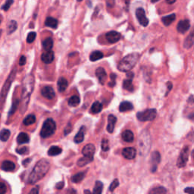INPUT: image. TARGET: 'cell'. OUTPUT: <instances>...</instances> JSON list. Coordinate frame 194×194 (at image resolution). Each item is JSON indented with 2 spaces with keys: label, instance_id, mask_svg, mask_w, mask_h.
I'll list each match as a JSON object with an SVG mask.
<instances>
[{
  "label": "cell",
  "instance_id": "836d02e7",
  "mask_svg": "<svg viewBox=\"0 0 194 194\" xmlns=\"http://www.w3.org/2000/svg\"><path fill=\"white\" fill-rule=\"evenodd\" d=\"M123 87L124 89H127V90L130 91V92H133L134 91V85L132 83V79L128 78L124 80Z\"/></svg>",
  "mask_w": 194,
  "mask_h": 194
},
{
  "label": "cell",
  "instance_id": "8992f818",
  "mask_svg": "<svg viewBox=\"0 0 194 194\" xmlns=\"http://www.w3.org/2000/svg\"><path fill=\"white\" fill-rule=\"evenodd\" d=\"M15 74L16 71H15V70L11 71V73L10 74V75L8 76V79L6 80L5 83H4L3 87H2V90H1V93H0V106L4 104V102H5V99H6L8 90H9L11 83H12L15 77Z\"/></svg>",
  "mask_w": 194,
  "mask_h": 194
},
{
  "label": "cell",
  "instance_id": "603a6c76",
  "mask_svg": "<svg viewBox=\"0 0 194 194\" xmlns=\"http://www.w3.org/2000/svg\"><path fill=\"white\" fill-rule=\"evenodd\" d=\"M134 108V106H133L132 104L130 102H122L120 104V106H119V111L121 112H124L131 111Z\"/></svg>",
  "mask_w": 194,
  "mask_h": 194
},
{
  "label": "cell",
  "instance_id": "f907efd6",
  "mask_svg": "<svg viewBox=\"0 0 194 194\" xmlns=\"http://www.w3.org/2000/svg\"><path fill=\"white\" fill-rule=\"evenodd\" d=\"M25 64H26V57L24 56H22L20 58V60H19V65L20 66H23Z\"/></svg>",
  "mask_w": 194,
  "mask_h": 194
},
{
  "label": "cell",
  "instance_id": "11a10c76",
  "mask_svg": "<svg viewBox=\"0 0 194 194\" xmlns=\"http://www.w3.org/2000/svg\"><path fill=\"white\" fill-rule=\"evenodd\" d=\"M167 86H168V90H167V92L166 94H165V95H168V92L171 91V89H172V83H171V82H168V83H167Z\"/></svg>",
  "mask_w": 194,
  "mask_h": 194
},
{
  "label": "cell",
  "instance_id": "7dc6e473",
  "mask_svg": "<svg viewBox=\"0 0 194 194\" xmlns=\"http://www.w3.org/2000/svg\"><path fill=\"white\" fill-rule=\"evenodd\" d=\"M16 152L21 155H24L28 153V149L27 148V147H22V148L17 149V150H16Z\"/></svg>",
  "mask_w": 194,
  "mask_h": 194
},
{
  "label": "cell",
  "instance_id": "c3c4849f",
  "mask_svg": "<svg viewBox=\"0 0 194 194\" xmlns=\"http://www.w3.org/2000/svg\"><path fill=\"white\" fill-rule=\"evenodd\" d=\"M7 192V187L4 183H0V194H5Z\"/></svg>",
  "mask_w": 194,
  "mask_h": 194
},
{
  "label": "cell",
  "instance_id": "e575fe53",
  "mask_svg": "<svg viewBox=\"0 0 194 194\" xmlns=\"http://www.w3.org/2000/svg\"><path fill=\"white\" fill-rule=\"evenodd\" d=\"M36 121V116L34 115L31 114L27 116L24 120V124L26 126H29V125L33 124L34 123H35Z\"/></svg>",
  "mask_w": 194,
  "mask_h": 194
},
{
  "label": "cell",
  "instance_id": "6125c7cd",
  "mask_svg": "<svg viewBox=\"0 0 194 194\" xmlns=\"http://www.w3.org/2000/svg\"><path fill=\"white\" fill-rule=\"evenodd\" d=\"M192 156H193V159H194V151H193V153H192Z\"/></svg>",
  "mask_w": 194,
  "mask_h": 194
},
{
  "label": "cell",
  "instance_id": "8fae6325",
  "mask_svg": "<svg viewBox=\"0 0 194 194\" xmlns=\"http://www.w3.org/2000/svg\"><path fill=\"white\" fill-rule=\"evenodd\" d=\"M121 35L120 33L115 31H109L105 34V38L110 43H117L118 41L121 40Z\"/></svg>",
  "mask_w": 194,
  "mask_h": 194
},
{
  "label": "cell",
  "instance_id": "2e32d148",
  "mask_svg": "<svg viewBox=\"0 0 194 194\" xmlns=\"http://www.w3.org/2000/svg\"><path fill=\"white\" fill-rule=\"evenodd\" d=\"M95 151V147L93 144L89 143V144L86 145L83 149L82 150V153L84 156L87 157H93V155Z\"/></svg>",
  "mask_w": 194,
  "mask_h": 194
},
{
  "label": "cell",
  "instance_id": "e7e4bbea",
  "mask_svg": "<svg viewBox=\"0 0 194 194\" xmlns=\"http://www.w3.org/2000/svg\"><path fill=\"white\" fill-rule=\"evenodd\" d=\"M0 22H1V21H0Z\"/></svg>",
  "mask_w": 194,
  "mask_h": 194
},
{
  "label": "cell",
  "instance_id": "44dd1931",
  "mask_svg": "<svg viewBox=\"0 0 194 194\" xmlns=\"http://www.w3.org/2000/svg\"><path fill=\"white\" fill-rule=\"evenodd\" d=\"M15 168V165L11 161H4L1 165V169L5 171H11Z\"/></svg>",
  "mask_w": 194,
  "mask_h": 194
},
{
  "label": "cell",
  "instance_id": "91938a15",
  "mask_svg": "<svg viewBox=\"0 0 194 194\" xmlns=\"http://www.w3.org/2000/svg\"><path fill=\"white\" fill-rule=\"evenodd\" d=\"M157 1H159V0H151L152 2H157Z\"/></svg>",
  "mask_w": 194,
  "mask_h": 194
},
{
  "label": "cell",
  "instance_id": "ab89813d",
  "mask_svg": "<svg viewBox=\"0 0 194 194\" xmlns=\"http://www.w3.org/2000/svg\"><path fill=\"white\" fill-rule=\"evenodd\" d=\"M166 192L167 190L165 187H163V186H159V187H156L153 189H152L150 192L153 194H163L165 193Z\"/></svg>",
  "mask_w": 194,
  "mask_h": 194
},
{
  "label": "cell",
  "instance_id": "e0dca14e",
  "mask_svg": "<svg viewBox=\"0 0 194 194\" xmlns=\"http://www.w3.org/2000/svg\"><path fill=\"white\" fill-rule=\"evenodd\" d=\"M55 59V55L52 50L50 51H46V53H43L42 54L41 59L44 63L46 64H50L53 62V61Z\"/></svg>",
  "mask_w": 194,
  "mask_h": 194
},
{
  "label": "cell",
  "instance_id": "d4e9b609",
  "mask_svg": "<svg viewBox=\"0 0 194 194\" xmlns=\"http://www.w3.org/2000/svg\"><path fill=\"white\" fill-rule=\"evenodd\" d=\"M176 19V15L175 14H171L169 15L165 16L162 18V21L165 26H169L170 24L173 23L174 21V20Z\"/></svg>",
  "mask_w": 194,
  "mask_h": 194
},
{
  "label": "cell",
  "instance_id": "7c38bea8",
  "mask_svg": "<svg viewBox=\"0 0 194 194\" xmlns=\"http://www.w3.org/2000/svg\"><path fill=\"white\" fill-rule=\"evenodd\" d=\"M41 93L43 97H45V98H46V99H53L55 97V95H56V93H55V91L54 89H53V88L50 86H44V87L42 89Z\"/></svg>",
  "mask_w": 194,
  "mask_h": 194
},
{
  "label": "cell",
  "instance_id": "f35d334b",
  "mask_svg": "<svg viewBox=\"0 0 194 194\" xmlns=\"http://www.w3.org/2000/svg\"><path fill=\"white\" fill-rule=\"evenodd\" d=\"M194 36H192V34H190L187 38L185 40L184 42V47L186 49H189L192 45L194 44Z\"/></svg>",
  "mask_w": 194,
  "mask_h": 194
},
{
  "label": "cell",
  "instance_id": "484cf974",
  "mask_svg": "<svg viewBox=\"0 0 194 194\" xmlns=\"http://www.w3.org/2000/svg\"><path fill=\"white\" fill-rule=\"evenodd\" d=\"M30 137L26 133H20L17 137V142L18 144H24V143H27L29 142Z\"/></svg>",
  "mask_w": 194,
  "mask_h": 194
},
{
  "label": "cell",
  "instance_id": "ac0fdd59",
  "mask_svg": "<svg viewBox=\"0 0 194 194\" xmlns=\"http://www.w3.org/2000/svg\"><path fill=\"white\" fill-rule=\"evenodd\" d=\"M116 121H117V118L113 115H110L108 118V125H107V131L109 133H113L115 126Z\"/></svg>",
  "mask_w": 194,
  "mask_h": 194
},
{
  "label": "cell",
  "instance_id": "bcb514c9",
  "mask_svg": "<svg viewBox=\"0 0 194 194\" xmlns=\"http://www.w3.org/2000/svg\"><path fill=\"white\" fill-rule=\"evenodd\" d=\"M110 78H111V81L108 83V86L110 87H113L115 85V79H116V74H111L110 75Z\"/></svg>",
  "mask_w": 194,
  "mask_h": 194
},
{
  "label": "cell",
  "instance_id": "be15d7a7",
  "mask_svg": "<svg viewBox=\"0 0 194 194\" xmlns=\"http://www.w3.org/2000/svg\"><path fill=\"white\" fill-rule=\"evenodd\" d=\"M0 117H1V115H0Z\"/></svg>",
  "mask_w": 194,
  "mask_h": 194
},
{
  "label": "cell",
  "instance_id": "30bf717a",
  "mask_svg": "<svg viewBox=\"0 0 194 194\" xmlns=\"http://www.w3.org/2000/svg\"><path fill=\"white\" fill-rule=\"evenodd\" d=\"M161 160V156L160 153L158 151H154L153 153H152L151 156V164H152V168H151V171L153 172H155L157 169L158 165L159 164Z\"/></svg>",
  "mask_w": 194,
  "mask_h": 194
},
{
  "label": "cell",
  "instance_id": "4316f807",
  "mask_svg": "<svg viewBox=\"0 0 194 194\" xmlns=\"http://www.w3.org/2000/svg\"><path fill=\"white\" fill-rule=\"evenodd\" d=\"M84 131H85V127H82L79 132L77 133V135L74 137V142L76 143H80L83 141L84 139Z\"/></svg>",
  "mask_w": 194,
  "mask_h": 194
},
{
  "label": "cell",
  "instance_id": "52a82bcc",
  "mask_svg": "<svg viewBox=\"0 0 194 194\" xmlns=\"http://www.w3.org/2000/svg\"><path fill=\"white\" fill-rule=\"evenodd\" d=\"M157 115V112L155 108H149L143 112L137 113V118L140 121H152L154 120Z\"/></svg>",
  "mask_w": 194,
  "mask_h": 194
},
{
  "label": "cell",
  "instance_id": "6da1fadb",
  "mask_svg": "<svg viewBox=\"0 0 194 194\" xmlns=\"http://www.w3.org/2000/svg\"><path fill=\"white\" fill-rule=\"evenodd\" d=\"M50 168V162L46 159H40L34 168H33L32 171L30 174L29 178H28V182L31 184L37 183V181L43 179L47 174Z\"/></svg>",
  "mask_w": 194,
  "mask_h": 194
},
{
  "label": "cell",
  "instance_id": "277c9868",
  "mask_svg": "<svg viewBox=\"0 0 194 194\" xmlns=\"http://www.w3.org/2000/svg\"><path fill=\"white\" fill-rule=\"evenodd\" d=\"M151 145V140L150 135L148 131H143L141 133L140 137L139 138V147L141 151V154L143 156H146L149 153Z\"/></svg>",
  "mask_w": 194,
  "mask_h": 194
},
{
  "label": "cell",
  "instance_id": "d6986e66",
  "mask_svg": "<svg viewBox=\"0 0 194 194\" xmlns=\"http://www.w3.org/2000/svg\"><path fill=\"white\" fill-rule=\"evenodd\" d=\"M122 139L124 140L125 142H128V143H132L134 140V135L133 134V132L130 130H126V131H124L121 134Z\"/></svg>",
  "mask_w": 194,
  "mask_h": 194
},
{
  "label": "cell",
  "instance_id": "3957f363",
  "mask_svg": "<svg viewBox=\"0 0 194 194\" xmlns=\"http://www.w3.org/2000/svg\"><path fill=\"white\" fill-rule=\"evenodd\" d=\"M140 55L137 53H131L124 57L118 65V69L121 71L128 72L131 71L137 63Z\"/></svg>",
  "mask_w": 194,
  "mask_h": 194
},
{
  "label": "cell",
  "instance_id": "6f0895ef",
  "mask_svg": "<svg viewBox=\"0 0 194 194\" xmlns=\"http://www.w3.org/2000/svg\"><path fill=\"white\" fill-rule=\"evenodd\" d=\"M31 161V159H26V160H24L23 162V164L24 166H27V165H28V163H30Z\"/></svg>",
  "mask_w": 194,
  "mask_h": 194
},
{
  "label": "cell",
  "instance_id": "f1b7e54d",
  "mask_svg": "<svg viewBox=\"0 0 194 194\" xmlns=\"http://www.w3.org/2000/svg\"><path fill=\"white\" fill-rule=\"evenodd\" d=\"M93 160V157H87V156H83V158H80L78 161H77V165L80 167H83L84 165H87L89 162H92Z\"/></svg>",
  "mask_w": 194,
  "mask_h": 194
},
{
  "label": "cell",
  "instance_id": "60d3db41",
  "mask_svg": "<svg viewBox=\"0 0 194 194\" xmlns=\"http://www.w3.org/2000/svg\"><path fill=\"white\" fill-rule=\"evenodd\" d=\"M18 105H19V99H16V100L13 102L12 106H11V110H10V112H8V115H12L14 114L15 112L16 109H17Z\"/></svg>",
  "mask_w": 194,
  "mask_h": 194
},
{
  "label": "cell",
  "instance_id": "ffe728a7",
  "mask_svg": "<svg viewBox=\"0 0 194 194\" xmlns=\"http://www.w3.org/2000/svg\"><path fill=\"white\" fill-rule=\"evenodd\" d=\"M58 89H59V92H62L64 91H65V89L68 88V80H66L64 77H60L58 80Z\"/></svg>",
  "mask_w": 194,
  "mask_h": 194
},
{
  "label": "cell",
  "instance_id": "d6a6232c",
  "mask_svg": "<svg viewBox=\"0 0 194 194\" xmlns=\"http://www.w3.org/2000/svg\"><path fill=\"white\" fill-rule=\"evenodd\" d=\"M80 99L77 95H72L68 100V105L71 107H76L80 104Z\"/></svg>",
  "mask_w": 194,
  "mask_h": 194
},
{
  "label": "cell",
  "instance_id": "680465c9",
  "mask_svg": "<svg viewBox=\"0 0 194 194\" xmlns=\"http://www.w3.org/2000/svg\"><path fill=\"white\" fill-rule=\"evenodd\" d=\"M175 2H176V0H166L167 3L170 4V5H171V4H174Z\"/></svg>",
  "mask_w": 194,
  "mask_h": 194
},
{
  "label": "cell",
  "instance_id": "816d5d0a",
  "mask_svg": "<svg viewBox=\"0 0 194 194\" xmlns=\"http://www.w3.org/2000/svg\"><path fill=\"white\" fill-rule=\"evenodd\" d=\"M185 192H187L189 194H194V188L193 187H186L184 189Z\"/></svg>",
  "mask_w": 194,
  "mask_h": 194
},
{
  "label": "cell",
  "instance_id": "ee69618b",
  "mask_svg": "<svg viewBox=\"0 0 194 194\" xmlns=\"http://www.w3.org/2000/svg\"><path fill=\"white\" fill-rule=\"evenodd\" d=\"M13 2H14V0H7L6 2H5V3L2 5V9L5 11H8V10L10 8V7L12 5Z\"/></svg>",
  "mask_w": 194,
  "mask_h": 194
},
{
  "label": "cell",
  "instance_id": "4fadbf2b",
  "mask_svg": "<svg viewBox=\"0 0 194 194\" xmlns=\"http://www.w3.org/2000/svg\"><path fill=\"white\" fill-rule=\"evenodd\" d=\"M95 75H96L97 78H98V80H99V83H100L101 84H105L107 79V74L106 71H105V69H104L103 68L99 67V68H97L96 71H95Z\"/></svg>",
  "mask_w": 194,
  "mask_h": 194
},
{
  "label": "cell",
  "instance_id": "f6af8a7d",
  "mask_svg": "<svg viewBox=\"0 0 194 194\" xmlns=\"http://www.w3.org/2000/svg\"><path fill=\"white\" fill-rule=\"evenodd\" d=\"M118 185H119L118 180V179H115V180L112 181V183H111V185H110L109 190L111 191V192H113V191H114L115 189L118 186Z\"/></svg>",
  "mask_w": 194,
  "mask_h": 194
},
{
  "label": "cell",
  "instance_id": "cb8c5ba5",
  "mask_svg": "<svg viewBox=\"0 0 194 194\" xmlns=\"http://www.w3.org/2000/svg\"><path fill=\"white\" fill-rule=\"evenodd\" d=\"M43 47L46 51H50L53 47V40L51 37H48L43 42Z\"/></svg>",
  "mask_w": 194,
  "mask_h": 194
},
{
  "label": "cell",
  "instance_id": "f5cc1de1",
  "mask_svg": "<svg viewBox=\"0 0 194 194\" xmlns=\"http://www.w3.org/2000/svg\"><path fill=\"white\" fill-rule=\"evenodd\" d=\"M64 185H65V183L63 181H61L56 185V188L58 189H62L64 187Z\"/></svg>",
  "mask_w": 194,
  "mask_h": 194
},
{
  "label": "cell",
  "instance_id": "f546056e",
  "mask_svg": "<svg viewBox=\"0 0 194 194\" xmlns=\"http://www.w3.org/2000/svg\"><path fill=\"white\" fill-rule=\"evenodd\" d=\"M85 175H86V171L77 173V174H74V175L71 177V180H72V182H74V183H80L81 180H83V179H84Z\"/></svg>",
  "mask_w": 194,
  "mask_h": 194
},
{
  "label": "cell",
  "instance_id": "7a4b0ae2",
  "mask_svg": "<svg viewBox=\"0 0 194 194\" xmlns=\"http://www.w3.org/2000/svg\"><path fill=\"white\" fill-rule=\"evenodd\" d=\"M34 77H33L32 74H28L24 77L23 80V88H22V113L25 112V108L28 105L29 102L30 96L34 89Z\"/></svg>",
  "mask_w": 194,
  "mask_h": 194
},
{
  "label": "cell",
  "instance_id": "9c48e42d",
  "mask_svg": "<svg viewBox=\"0 0 194 194\" xmlns=\"http://www.w3.org/2000/svg\"><path fill=\"white\" fill-rule=\"evenodd\" d=\"M136 16L138 20L139 23L143 27H147L149 24V20L147 17H146V14H145V11L143 8H137L136 11Z\"/></svg>",
  "mask_w": 194,
  "mask_h": 194
},
{
  "label": "cell",
  "instance_id": "8d00e7d4",
  "mask_svg": "<svg viewBox=\"0 0 194 194\" xmlns=\"http://www.w3.org/2000/svg\"><path fill=\"white\" fill-rule=\"evenodd\" d=\"M17 27H18L17 22H16L15 21H10V23L8 24V27H7V31H8V34H12L13 32H15V31L17 30Z\"/></svg>",
  "mask_w": 194,
  "mask_h": 194
},
{
  "label": "cell",
  "instance_id": "5bb4252c",
  "mask_svg": "<svg viewBox=\"0 0 194 194\" xmlns=\"http://www.w3.org/2000/svg\"><path fill=\"white\" fill-rule=\"evenodd\" d=\"M190 27V24L188 20H181L178 22L177 30L180 34H184Z\"/></svg>",
  "mask_w": 194,
  "mask_h": 194
},
{
  "label": "cell",
  "instance_id": "7bdbcfd3",
  "mask_svg": "<svg viewBox=\"0 0 194 194\" xmlns=\"http://www.w3.org/2000/svg\"><path fill=\"white\" fill-rule=\"evenodd\" d=\"M36 37H37V34L35 32L29 33L27 35V42L28 43H32L35 40Z\"/></svg>",
  "mask_w": 194,
  "mask_h": 194
},
{
  "label": "cell",
  "instance_id": "4dcf8cb0",
  "mask_svg": "<svg viewBox=\"0 0 194 194\" xmlns=\"http://www.w3.org/2000/svg\"><path fill=\"white\" fill-rule=\"evenodd\" d=\"M102 58H103V53L100 51H94L93 53H91L90 56H89V59L91 62H95Z\"/></svg>",
  "mask_w": 194,
  "mask_h": 194
},
{
  "label": "cell",
  "instance_id": "db71d44e",
  "mask_svg": "<svg viewBox=\"0 0 194 194\" xmlns=\"http://www.w3.org/2000/svg\"><path fill=\"white\" fill-rule=\"evenodd\" d=\"M30 193H34V194L39 193V187L38 186H36V187L33 188V189L30 191Z\"/></svg>",
  "mask_w": 194,
  "mask_h": 194
},
{
  "label": "cell",
  "instance_id": "d590c367",
  "mask_svg": "<svg viewBox=\"0 0 194 194\" xmlns=\"http://www.w3.org/2000/svg\"><path fill=\"white\" fill-rule=\"evenodd\" d=\"M102 189H103V184H102V183L101 181L97 180L95 182V186H94L93 192L95 194H100L102 193Z\"/></svg>",
  "mask_w": 194,
  "mask_h": 194
},
{
  "label": "cell",
  "instance_id": "b9f144b4",
  "mask_svg": "<svg viewBox=\"0 0 194 194\" xmlns=\"http://www.w3.org/2000/svg\"><path fill=\"white\" fill-rule=\"evenodd\" d=\"M102 150L104 152H107L109 150V143L107 139H103L102 140Z\"/></svg>",
  "mask_w": 194,
  "mask_h": 194
},
{
  "label": "cell",
  "instance_id": "74e56055",
  "mask_svg": "<svg viewBox=\"0 0 194 194\" xmlns=\"http://www.w3.org/2000/svg\"><path fill=\"white\" fill-rule=\"evenodd\" d=\"M10 137V131L8 129H3L0 132V140L2 141H7Z\"/></svg>",
  "mask_w": 194,
  "mask_h": 194
},
{
  "label": "cell",
  "instance_id": "5b68a950",
  "mask_svg": "<svg viewBox=\"0 0 194 194\" xmlns=\"http://www.w3.org/2000/svg\"><path fill=\"white\" fill-rule=\"evenodd\" d=\"M56 130V124L54 120L52 118L46 119L43 123L42 129L40 131V136L43 138H48L53 135Z\"/></svg>",
  "mask_w": 194,
  "mask_h": 194
},
{
  "label": "cell",
  "instance_id": "ba28073f",
  "mask_svg": "<svg viewBox=\"0 0 194 194\" xmlns=\"http://www.w3.org/2000/svg\"><path fill=\"white\" fill-rule=\"evenodd\" d=\"M189 157V148L187 147H185L180 152V154L179 156L177 162V165L178 168H183L186 165V162L188 161Z\"/></svg>",
  "mask_w": 194,
  "mask_h": 194
},
{
  "label": "cell",
  "instance_id": "9a60e30c",
  "mask_svg": "<svg viewBox=\"0 0 194 194\" xmlns=\"http://www.w3.org/2000/svg\"><path fill=\"white\" fill-rule=\"evenodd\" d=\"M137 155V151L133 147H127L122 150V156L127 159H134Z\"/></svg>",
  "mask_w": 194,
  "mask_h": 194
},
{
  "label": "cell",
  "instance_id": "681fc988",
  "mask_svg": "<svg viewBox=\"0 0 194 194\" xmlns=\"http://www.w3.org/2000/svg\"><path fill=\"white\" fill-rule=\"evenodd\" d=\"M72 131V127H71V124H68V125H67L66 128H65V131H64V133H65V135H68V134H69L71 131Z\"/></svg>",
  "mask_w": 194,
  "mask_h": 194
},
{
  "label": "cell",
  "instance_id": "1f68e13d",
  "mask_svg": "<svg viewBox=\"0 0 194 194\" xmlns=\"http://www.w3.org/2000/svg\"><path fill=\"white\" fill-rule=\"evenodd\" d=\"M102 110V103H100L99 102L96 101V102H94L92 105V107H91V112L94 114H98V113L100 112Z\"/></svg>",
  "mask_w": 194,
  "mask_h": 194
},
{
  "label": "cell",
  "instance_id": "7402d4cb",
  "mask_svg": "<svg viewBox=\"0 0 194 194\" xmlns=\"http://www.w3.org/2000/svg\"><path fill=\"white\" fill-rule=\"evenodd\" d=\"M45 25L49 27L53 28V29H56L58 27V21L57 19L54 18L52 17H48L46 19V21H45Z\"/></svg>",
  "mask_w": 194,
  "mask_h": 194
},
{
  "label": "cell",
  "instance_id": "94428289",
  "mask_svg": "<svg viewBox=\"0 0 194 194\" xmlns=\"http://www.w3.org/2000/svg\"><path fill=\"white\" fill-rule=\"evenodd\" d=\"M77 2H82V1H83V0H77Z\"/></svg>",
  "mask_w": 194,
  "mask_h": 194
},
{
  "label": "cell",
  "instance_id": "9f6ffc18",
  "mask_svg": "<svg viewBox=\"0 0 194 194\" xmlns=\"http://www.w3.org/2000/svg\"><path fill=\"white\" fill-rule=\"evenodd\" d=\"M134 76V73H132V72H130V73H128V74H127V77H128L129 79H133Z\"/></svg>",
  "mask_w": 194,
  "mask_h": 194
},
{
  "label": "cell",
  "instance_id": "83f0119b",
  "mask_svg": "<svg viewBox=\"0 0 194 194\" xmlns=\"http://www.w3.org/2000/svg\"><path fill=\"white\" fill-rule=\"evenodd\" d=\"M62 152V150L59 147L56 146H53L50 148V150H48V155L50 156H56L58 155L61 154Z\"/></svg>",
  "mask_w": 194,
  "mask_h": 194
}]
</instances>
